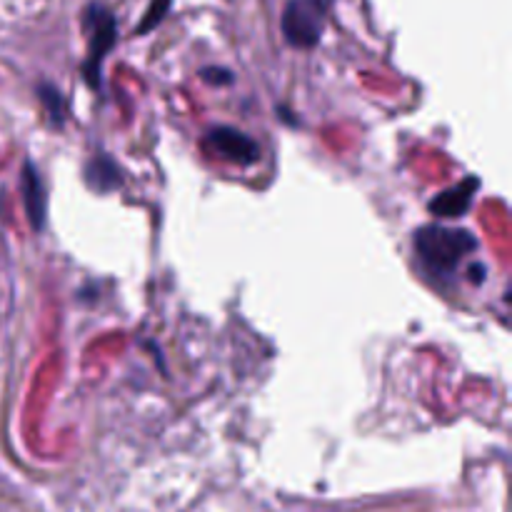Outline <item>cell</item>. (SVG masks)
Segmentation results:
<instances>
[{
	"label": "cell",
	"instance_id": "cell-7",
	"mask_svg": "<svg viewBox=\"0 0 512 512\" xmlns=\"http://www.w3.org/2000/svg\"><path fill=\"white\" fill-rule=\"evenodd\" d=\"M85 183L95 193H110L123 185V173L110 155H95L85 163Z\"/></svg>",
	"mask_w": 512,
	"mask_h": 512
},
{
	"label": "cell",
	"instance_id": "cell-5",
	"mask_svg": "<svg viewBox=\"0 0 512 512\" xmlns=\"http://www.w3.org/2000/svg\"><path fill=\"white\" fill-rule=\"evenodd\" d=\"M478 188H480L478 175H468V178L460 180L458 185L443 190V193L430 203V213L438 215V218H460V215H465L470 210V205H473V195Z\"/></svg>",
	"mask_w": 512,
	"mask_h": 512
},
{
	"label": "cell",
	"instance_id": "cell-4",
	"mask_svg": "<svg viewBox=\"0 0 512 512\" xmlns=\"http://www.w3.org/2000/svg\"><path fill=\"white\" fill-rule=\"evenodd\" d=\"M90 23H93V35H90V53L88 63H85V78H88L90 85L98 88L100 63H103L105 53H108L115 43V20L113 15L105 13L103 8H93L90 10Z\"/></svg>",
	"mask_w": 512,
	"mask_h": 512
},
{
	"label": "cell",
	"instance_id": "cell-6",
	"mask_svg": "<svg viewBox=\"0 0 512 512\" xmlns=\"http://www.w3.org/2000/svg\"><path fill=\"white\" fill-rule=\"evenodd\" d=\"M20 188H23V203L25 213H28L30 225L35 230H43L45 218H48V198H45V185L40 180L38 168L33 165V160L23 165V180H20Z\"/></svg>",
	"mask_w": 512,
	"mask_h": 512
},
{
	"label": "cell",
	"instance_id": "cell-2",
	"mask_svg": "<svg viewBox=\"0 0 512 512\" xmlns=\"http://www.w3.org/2000/svg\"><path fill=\"white\" fill-rule=\"evenodd\" d=\"M325 25L323 0H290L283 13L285 40L295 48H313Z\"/></svg>",
	"mask_w": 512,
	"mask_h": 512
},
{
	"label": "cell",
	"instance_id": "cell-8",
	"mask_svg": "<svg viewBox=\"0 0 512 512\" xmlns=\"http://www.w3.org/2000/svg\"><path fill=\"white\" fill-rule=\"evenodd\" d=\"M38 95H40V100H43L45 108H48L50 120H53L55 125H63V120H65V105H63V98H60L58 90H55L53 85H40Z\"/></svg>",
	"mask_w": 512,
	"mask_h": 512
},
{
	"label": "cell",
	"instance_id": "cell-9",
	"mask_svg": "<svg viewBox=\"0 0 512 512\" xmlns=\"http://www.w3.org/2000/svg\"><path fill=\"white\" fill-rule=\"evenodd\" d=\"M200 75H203L205 80H210V83H215V85L233 83V73H230V70H223V68H205Z\"/></svg>",
	"mask_w": 512,
	"mask_h": 512
},
{
	"label": "cell",
	"instance_id": "cell-10",
	"mask_svg": "<svg viewBox=\"0 0 512 512\" xmlns=\"http://www.w3.org/2000/svg\"><path fill=\"white\" fill-rule=\"evenodd\" d=\"M470 280H473L475 285H483L485 283V275H488V268H485L483 263H473V268H470Z\"/></svg>",
	"mask_w": 512,
	"mask_h": 512
},
{
	"label": "cell",
	"instance_id": "cell-1",
	"mask_svg": "<svg viewBox=\"0 0 512 512\" xmlns=\"http://www.w3.org/2000/svg\"><path fill=\"white\" fill-rule=\"evenodd\" d=\"M413 245L425 273L435 280H443L453 278L458 265L478 250V238L470 230L433 223L415 233Z\"/></svg>",
	"mask_w": 512,
	"mask_h": 512
},
{
	"label": "cell",
	"instance_id": "cell-3",
	"mask_svg": "<svg viewBox=\"0 0 512 512\" xmlns=\"http://www.w3.org/2000/svg\"><path fill=\"white\" fill-rule=\"evenodd\" d=\"M205 143L220 158L233 160L238 165H253L260 158L258 143L253 138H248L245 133H240L238 128H230V125H218V128L208 130Z\"/></svg>",
	"mask_w": 512,
	"mask_h": 512
}]
</instances>
